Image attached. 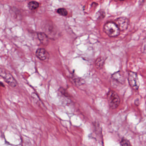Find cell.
<instances>
[{
	"label": "cell",
	"mask_w": 146,
	"mask_h": 146,
	"mask_svg": "<svg viewBox=\"0 0 146 146\" xmlns=\"http://www.w3.org/2000/svg\"><path fill=\"white\" fill-rule=\"evenodd\" d=\"M104 30L105 33L110 37H116L120 34V30L116 24L109 22L104 25Z\"/></svg>",
	"instance_id": "1"
},
{
	"label": "cell",
	"mask_w": 146,
	"mask_h": 146,
	"mask_svg": "<svg viewBox=\"0 0 146 146\" xmlns=\"http://www.w3.org/2000/svg\"><path fill=\"white\" fill-rule=\"evenodd\" d=\"M107 100L109 106L112 109L117 108L120 103V98L115 91L110 90L107 94Z\"/></svg>",
	"instance_id": "2"
},
{
	"label": "cell",
	"mask_w": 146,
	"mask_h": 146,
	"mask_svg": "<svg viewBox=\"0 0 146 146\" xmlns=\"http://www.w3.org/2000/svg\"><path fill=\"white\" fill-rule=\"evenodd\" d=\"M0 76L4 78L6 82L10 86L15 88L17 85V82L12 75L5 69L0 68Z\"/></svg>",
	"instance_id": "3"
},
{
	"label": "cell",
	"mask_w": 146,
	"mask_h": 146,
	"mask_svg": "<svg viewBox=\"0 0 146 146\" xmlns=\"http://www.w3.org/2000/svg\"><path fill=\"white\" fill-rule=\"evenodd\" d=\"M128 81L129 84L133 89L137 90L140 86V82L138 76L136 72L130 71L128 75Z\"/></svg>",
	"instance_id": "4"
},
{
	"label": "cell",
	"mask_w": 146,
	"mask_h": 146,
	"mask_svg": "<svg viewBox=\"0 0 146 146\" xmlns=\"http://www.w3.org/2000/svg\"><path fill=\"white\" fill-rule=\"evenodd\" d=\"M115 24L120 31H124L128 29L129 22L127 18L123 17L118 18L115 21Z\"/></svg>",
	"instance_id": "5"
},
{
	"label": "cell",
	"mask_w": 146,
	"mask_h": 146,
	"mask_svg": "<svg viewBox=\"0 0 146 146\" xmlns=\"http://www.w3.org/2000/svg\"><path fill=\"white\" fill-rule=\"evenodd\" d=\"M36 55L38 58L43 61L48 60L49 58V54L44 48H40L37 49Z\"/></svg>",
	"instance_id": "6"
},
{
	"label": "cell",
	"mask_w": 146,
	"mask_h": 146,
	"mask_svg": "<svg viewBox=\"0 0 146 146\" xmlns=\"http://www.w3.org/2000/svg\"><path fill=\"white\" fill-rule=\"evenodd\" d=\"M112 79L115 82L123 84L125 82V78L123 75L120 72L114 73L112 76Z\"/></svg>",
	"instance_id": "7"
},
{
	"label": "cell",
	"mask_w": 146,
	"mask_h": 146,
	"mask_svg": "<svg viewBox=\"0 0 146 146\" xmlns=\"http://www.w3.org/2000/svg\"><path fill=\"white\" fill-rule=\"evenodd\" d=\"M38 37L40 41L44 44H47L48 42V38L47 35L44 33H39Z\"/></svg>",
	"instance_id": "8"
},
{
	"label": "cell",
	"mask_w": 146,
	"mask_h": 146,
	"mask_svg": "<svg viewBox=\"0 0 146 146\" xmlns=\"http://www.w3.org/2000/svg\"><path fill=\"white\" fill-rule=\"evenodd\" d=\"M105 60L103 58L100 57L98 58L96 60L95 66L98 69H101L103 67L105 64Z\"/></svg>",
	"instance_id": "9"
},
{
	"label": "cell",
	"mask_w": 146,
	"mask_h": 146,
	"mask_svg": "<svg viewBox=\"0 0 146 146\" xmlns=\"http://www.w3.org/2000/svg\"><path fill=\"white\" fill-rule=\"evenodd\" d=\"M28 6L31 11H35L39 7V4L36 1H31L28 4Z\"/></svg>",
	"instance_id": "10"
},
{
	"label": "cell",
	"mask_w": 146,
	"mask_h": 146,
	"mask_svg": "<svg viewBox=\"0 0 146 146\" xmlns=\"http://www.w3.org/2000/svg\"><path fill=\"white\" fill-rule=\"evenodd\" d=\"M57 12L58 13L59 15L62 16H66L68 14V12L67 11L65 8H59L57 10Z\"/></svg>",
	"instance_id": "11"
},
{
	"label": "cell",
	"mask_w": 146,
	"mask_h": 146,
	"mask_svg": "<svg viewBox=\"0 0 146 146\" xmlns=\"http://www.w3.org/2000/svg\"><path fill=\"white\" fill-rule=\"evenodd\" d=\"M120 144L121 146H131L129 141L125 138H123L120 142Z\"/></svg>",
	"instance_id": "12"
},
{
	"label": "cell",
	"mask_w": 146,
	"mask_h": 146,
	"mask_svg": "<svg viewBox=\"0 0 146 146\" xmlns=\"http://www.w3.org/2000/svg\"><path fill=\"white\" fill-rule=\"evenodd\" d=\"M59 91L63 96L66 97H70V95L68 92L63 88H60L59 89Z\"/></svg>",
	"instance_id": "13"
},
{
	"label": "cell",
	"mask_w": 146,
	"mask_h": 146,
	"mask_svg": "<svg viewBox=\"0 0 146 146\" xmlns=\"http://www.w3.org/2000/svg\"><path fill=\"white\" fill-rule=\"evenodd\" d=\"M0 86H1V87H5V85H4V84H3V83H2V82H0Z\"/></svg>",
	"instance_id": "14"
},
{
	"label": "cell",
	"mask_w": 146,
	"mask_h": 146,
	"mask_svg": "<svg viewBox=\"0 0 146 146\" xmlns=\"http://www.w3.org/2000/svg\"><path fill=\"white\" fill-rule=\"evenodd\" d=\"M18 1H26V0H17Z\"/></svg>",
	"instance_id": "15"
}]
</instances>
